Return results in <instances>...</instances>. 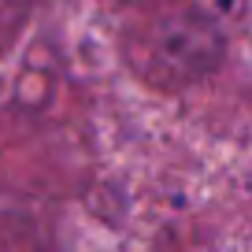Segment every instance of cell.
I'll return each instance as SVG.
<instances>
[{
  "instance_id": "1",
  "label": "cell",
  "mask_w": 252,
  "mask_h": 252,
  "mask_svg": "<svg viewBox=\"0 0 252 252\" xmlns=\"http://www.w3.org/2000/svg\"><path fill=\"white\" fill-rule=\"evenodd\" d=\"M226 52V33L219 19L200 8H178L156 19L141 45V71L163 86H186L212 74Z\"/></svg>"
},
{
  "instance_id": "2",
  "label": "cell",
  "mask_w": 252,
  "mask_h": 252,
  "mask_svg": "<svg viewBox=\"0 0 252 252\" xmlns=\"http://www.w3.org/2000/svg\"><path fill=\"white\" fill-rule=\"evenodd\" d=\"M126 4H156V0H126Z\"/></svg>"
}]
</instances>
